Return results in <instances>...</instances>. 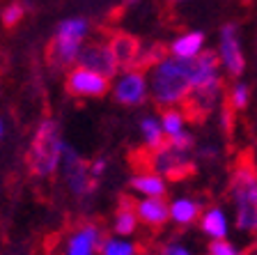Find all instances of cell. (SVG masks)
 Segmentation results:
<instances>
[{
    "label": "cell",
    "instance_id": "cell-1",
    "mask_svg": "<svg viewBox=\"0 0 257 255\" xmlns=\"http://www.w3.org/2000/svg\"><path fill=\"white\" fill-rule=\"evenodd\" d=\"M150 97L159 108H177L188 99L193 90V60L175 55L161 58L147 69Z\"/></svg>",
    "mask_w": 257,
    "mask_h": 255
},
{
    "label": "cell",
    "instance_id": "cell-2",
    "mask_svg": "<svg viewBox=\"0 0 257 255\" xmlns=\"http://www.w3.org/2000/svg\"><path fill=\"white\" fill-rule=\"evenodd\" d=\"M230 196L236 209V228L246 234H257V165L250 154L236 161L230 177Z\"/></svg>",
    "mask_w": 257,
    "mask_h": 255
},
{
    "label": "cell",
    "instance_id": "cell-3",
    "mask_svg": "<svg viewBox=\"0 0 257 255\" xmlns=\"http://www.w3.org/2000/svg\"><path fill=\"white\" fill-rule=\"evenodd\" d=\"M67 152V143L62 138L58 122L55 120H44L35 131L30 152H28V165L35 177H51L62 168V159Z\"/></svg>",
    "mask_w": 257,
    "mask_h": 255
},
{
    "label": "cell",
    "instance_id": "cell-4",
    "mask_svg": "<svg viewBox=\"0 0 257 255\" xmlns=\"http://www.w3.org/2000/svg\"><path fill=\"white\" fill-rule=\"evenodd\" d=\"M150 170L156 175L166 177V180H184L195 170L191 159V152H184V149H177L175 145L166 143L163 147L154 149L147 159Z\"/></svg>",
    "mask_w": 257,
    "mask_h": 255
},
{
    "label": "cell",
    "instance_id": "cell-5",
    "mask_svg": "<svg viewBox=\"0 0 257 255\" xmlns=\"http://www.w3.org/2000/svg\"><path fill=\"white\" fill-rule=\"evenodd\" d=\"M112 97L122 106H143L150 99V78L147 71L131 67V69H122L110 88Z\"/></svg>",
    "mask_w": 257,
    "mask_h": 255
},
{
    "label": "cell",
    "instance_id": "cell-6",
    "mask_svg": "<svg viewBox=\"0 0 257 255\" xmlns=\"http://www.w3.org/2000/svg\"><path fill=\"white\" fill-rule=\"evenodd\" d=\"M60 170H62L64 184L69 186V191L74 193L76 198H87L94 193L99 180H94V175H92L90 161H85L76 149H71L69 145H67V152H64L62 168Z\"/></svg>",
    "mask_w": 257,
    "mask_h": 255
},
{
    "label": "cell",
    "instance_id": "cell-7",
    "mask_svg": "<svg viewBox=\"0 0 257 255\" xmlns=\"http://www.w3.org/2000/svg\"><path fill=\"white\" fill-rule=\"evenodd\" d=\"M110 78L96 74V71L87 69V67H71L67 71V90L74 97H85V99H99L106 92H110Z\"/></svg>",
    "mask_w": 257,
    "mask_h": 255
},
{
    "label": "cell",
    "instance_id": "cell-8",
    "mask_svg": "<svg viewBox=\"0 0 257 255\" xmlns=\"http://www.w3.org/2000/svg\"><path fill=\"white\" fill-rule=\"evenodd\" d=\"M218 58H220V64L225 67V71H227L232 78L241 76L243 69H246V58H243V51H241L239 28H236L234 23H227V26L220 28Z\"/></svg>",
    "mask_w": 257,
    "mask_h": 255
},
{
    "label": "cell",
    "instance_id": "cell-9",
    "mask_svg": "<svg viewBox=\"0 0 257 255\" xmlns=\"http://www.w3.org/2000/svg\"><path fill=\"white\" fill-rule=\"evenodd\" d=\"M80 67H87V69L96 71V74L106 76V78H115L119 74V64L112 55L110 46L108 42H92L85 44L83 51H80V58H78Z\"/></svg>",
    "mask_w": 257,
    "mask_h": 255
},
{
    "label": "cell",
    "instance_id": "cell-10",
    "mask_svg": "<svg viewBox=\"0 0 257 255\" xmlns=\"http://www.w3.org/2000/svg\"><path fill=\"white\" fill-rule=\"evenodd\" d=\"M103 239L106 237L96 223H83L67 237L62 255H96Z\"/></svg>",
    "mask_w": 257,
    "mask_h": 255
},
{
    "label": "cell",
    "instance_id": "cell-11",
    "mask_svg": "<svg viewBox=\"0 0 257 255\" xmlns=\"http://www.w3.org/2000/svg\"><path fill=\"white\" fill-rule=\"evenodd\" d=\"M83 46H85V44L80 42V39H74V37H67V35L55 32V37L51 39V44H48V48H46L48 64H53L55 69H69V67L78 64Z\"/></svg>",
    "mask_w": 257,
    "mask_h": 255
},
{
    "label": "cell",
    "instance_id": "cell-12",
    "mask_svg": "<svg viewBox=\"0 0 257 255\" xmlns=\"http://www.w3.org/2000/svg\"><path fill=\"white\" fill-rule=\"evenodd\" d=\"M108 46H110L112 55L117 60L119 69H131L138 67L140 62V42L128 35V32H112L108 37Z\"/></svg>",
    "mask_w": 257,
    "mask_h": 255
},
{
    "label": "cell",
    "instance_id": "cell-13",
    "mask_svg": "<svg viewBox=\"0 0 257 255\" xmlns=\"http://www.w3.org/2000/svg\"><path fill=\"white\" fill-rule=\"evenodd\" d=\"M136 214L140 223L150 228H163L170 221V205L163 198H140L136 202Z\"/></svg>",
    "mask_w": 257,
    "mask_h": 255
},
{
    "label": "cell",
    "instance_id": "cell-14",
    "mask_svg": "<svg viewBox=\"0 0 257 255\" xmlns=\"http://www.w3.org/2000/svg\"><path fill=\"white\" fill-rule=\"evenodd\" d=\"M131 189L138 193L140 198H166V177L156 175V173H138V175L131 177Z\"/></svg>",
    "mask_w": 257,
    "mask_h": 255
},
{
    "label": "cell",
    "instance_id": "cell-15",
    "mask_svg": "<svg viewBox=\"0 0 257 255\" xmlns=\"http://www.w3.org/2000/svg\"><path fill=\"white\" fill-rule=\"evenodd\" d=\"M204 48V32L200 30H191V32H184L175 42L170 44V53L175 58H182V60H193L198 58L202 53Z\"/></svg>",
    "mask_w": 257,
    "mask_h": 255
},
{
    "label": "cell",
    "instance_id": "cell-16",
    "mask_svg": "<svg viewBox=\"0 0 257 255\" xmlns=\"http://www.w3.org/2000/svg\"><path fill=\"white\" fill-rule=\"evenodd\" d=\"M200 230L207 237H211V239H225L227 230H230V221H227L225 209L209 207L207 212H202V216H200Z\"/></svg>",
    "mask_w": 257,
    "mask_h": 255
},
{
    "label": "cell",
    "instance_id": "cell-17",
    "mask_svg": "<svg viewBox=\"0 0 257 255\" xmlns=\"http://www.w3.org/2000/svg\"><path fill=\"white\" fill-rule=\"evenodd\" d=\"M200 207L198 200H193V198H175L170 202V221H175L177 225H191L198 221L200 214Z\"/></svg>",
    "mask_w": 257,
    "mask_h": 255
},
{
    "label": "cell",
    "instance_id": "cell-18",
    "mask_svg": "<svg viewBox=\"0 0 257 255\" xmlns=\"http://www.w3.org/2000/svg\"><path fill=\"white\" fill-rule=\"evenodd\" d=\"M140 136H143L145 147L150 149V152H154V149L163 147L168 143V136L163 131V127H161V120H156L152 115L140 120Z\"/></svg>",
    "mask_w": 257,
    "mask_h": 255
},
{
    "label": "cell",
    "instance_id": "cell-19",
    "mask_svg": "<svg viewBox=\"0 0 257 255\" xmlns=\"http://www.w3.org/2000/svg\"><path fill=\"white\" fill-rule=\"evenodd\" d=\"M138 223H140V218H138V214H136V207H131V205H122V207L117 209V214H115L112 228H115V232H117L119 237H128V234L136 232Z\"/></svg>",
    "mask_w": 257,
    "mask_h": 255
},
{
    "label": "cell",
    "instance_id": "cell-20",
    "mask_svg": "<svg viewBox=\"0 0 257 255\" xmlns=\"http://www.w3.org/2000/svg\"><path fill=\"white\" fill-rule=\"evenodd\" d=\"M161 127H163L168 138L182 136L186 131V113L179 108H166V113L161 115Z\"/></svg>",
    "mask_w": 257,
    "mask_h": 255
},
{
    "label": "cell",
    "instance_id": "cell-21",
    "mask_svg": "<svg viewBox=\"0 0 257 255\" xmlns=\"http://www.w3.org/2000/svg\"><path fill=\"white\" fill-rule=\"evenodd\" d=\"M99 255H138V246L122 237H108L103 239Z\"/></svg>",
    "mask_w": 257,
    "mask_h": 255
},
{
    "label": "cell",
    "instance_id": "cell-22",
    "mask_svg": "<svg viewBox=\"0 0 257 255\" xmlns=\"http://www.w3.org/2000/svg\"><path fill=\"white\" fill-rule=\"evenodd\" d=\"M60 35H67V37H74V39H80L85 42L87 32H90V23L85 19H64V21L58 23V30Z\"/></svg>",
    "mask_w": 257,
    "mask_h": 255
},
{
    "label": "cell",
    "instance_id": "cell-23",
    "mask_svg": "<svg viewBox=\"0 0 257 255\" xmlns=\"http://www.w3.org/2000/svg\"><path fill=\"white\" fill-rule=\"evenodd\" d=\"M248 101H250V90H248V85L236 80V83L230 88V92H227V104H230L234 111H243V108L248 106Z\"/></svg>",
    "mask_w": 257,
    "mask_h": 255
},
{
    "label": "cell",
    "instance_id": "cell-24",
    "mask_svg": "<svg viewBox=\"0 0 257 255\" xmlns=\"http://www.w3.org/2000/svg\"><path fill=\"white\" fill-rule=\"evenodd\" d=\"M23 16H26V5L23 3H10L0 14V21L5 28H16L23 21Z\"/></svg>",
    "mask_w": 257,
    "mask_h": 255
},
{
    "label": "cell",
    "instance_id": "cell-25",
    "mask_svg": "<svg viewBox=\"0 0 257 255\" xmlns=\"http://www.w3.org/2000/svg\"><path fill=\"white\" fill-rule=\"evenodd\" d=\"M209 255H248V253L236 248V246L230 244L227 239H211V244H209Z\"/></svg>",
    "mask_w": 257,
    "mask_h": 255
},
{
    "label": "cell",
    "instance_id": "cell-26",
    "mask_svg": "<svg viewBox=\"0 0 257 255\" xmlns=\"http://www.w3.org/2000/svg\"><path fill=\"white\" fill-rule=\"evenodd\" d=\"M161 255H193V253L184 244H179V241H170V244L163 246Z\"/></svg>",
    "mask_w": 257,
    "mask_h": 255
},
{
    "label": "cell",
    "instance_id": "cell-27",
    "mask_svg": "<svg viewBox=\"0 0 257 255\" xmlns=\"http://www.w3.org/2000/svg\"><path fill=\"white\" fill-rule=\"evenodd\" d=\"M106 165H108V161L103 156H96V159L90 161V170H92V175H94V180H101L103 173H106Z\"/></svg>",
    "mask_w": 257,
    "mask_h": 255
},
{
    "label": "cell",
    "instance_id": "cell-28",
    "mask_svg": "<svg viewBox=\"0 0 257 255\" xmlns=\"http://www.w3.org/2000/svg\"><path fill=\"white\" fill-rule=\"evenodd\" d=\"M3 133H5V124H3V120H0V138H3Z\"/></svg>",
    "mask_w": 257,
    "mask_h": 255
},
{
    "label": "cell",
    "instance_id": "cell-29",
    "mask_svg": "<svg viewBox=\"0 0 257 255\" xmlns=\"http://www.w3.org/2000/svg\"><path fill=\"white\" fill-rule=\"evenodd\" d=\"M128 5H136V3H140V0H126Z\"/></svg>",
    "mask_w": 257,
    "mask_h": 255
},
{
    "label": "cell",
    "instance_id": "cell-30",
    "mask_svg": "<svg viewBox=\"0 0 257 255\" xmlns=\"http://www.w3.org/2000/svg\"><path fill=\"white\" fill-rule=\"evenodd\" d=\"M175 3H186V0H175Z\"/></svg>",
    "mask_w": 257,
    "mask_h": 255
}]
</instances>
